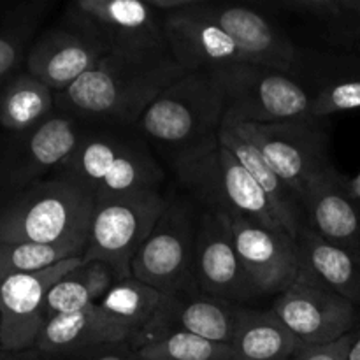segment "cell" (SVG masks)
Here are the masks:
<instances>
[{
    "mask_svg": "<svg viewBox=\"0 0 360 360\" xmlns=\"http://www.w3.org/2000/svg\"><path fill=\"white\" fill-rule=\"evenodd\" d=\"M199 217L192 200L172 197L132 260V276L157 290L197 292L193 255Z\"/></svg>",
    "mask_w": 360,
    "mask_h": 360,
    "instance_id": "cell-10",
    "label": "cell"
},
{
    "mask_svg": "<svg viewBox=\"0 0 360 360\" xmlns=\"http://www.w3.org/2000/svg\"><path fill=\"white\" fill-rule=\"evenodd\" d=\"M224 116V98L211 74L188 72L158 95L136 129L171 164L214 143Z\"/></svg>",
    "mask_w": 360,
    "mask_h": 360,
    "instance_id": "cell-3",
    "label": "cell"
},
{
    "mask_svg": "<svg viewBox=\"0 0 360 360\" xmlns=\"http://www.w3.org/2000/svg\"><path fill=\"white\" fill-rule=\"evenodd\" d=\"M146 2L157 13H160L162 16H167V14L183 13V11L192 9L199 0H146Z\"/></svg>",
    "mask_w": 360,
    "mask_h": 360,
    "instance_id": "cell-36",
    "label": "cell"
},
{
    "mask_svg": "<svg viewBox=\"0 0 360 360\" xmlns=\"http://www.w3.org/2000/svg\"><path fill=\"white\" fill-rule=\"evenodd\" d=\"M306 225L338 248L360 253V204L341 186V172L330 169L313 179L302 200Z\"/></svg>",
    "mask_w": 360,
    "mask_h": 360,
    "instance_id": "cell-20",
    "label": "cell"
},
{
    "mask_svg": "<svg viewBox=\"0 0 360 360\" xmlns=\"http://www.w3.org/2000/svg\"><path fill=\"white\" fill-rule=\"evenodd\" d=\"M86 123L55 111L21 134H9L0 146V206L35 183L56 174L76 150Z\"/></svg>",
    "mask_w": 360,
    "mask_h": 360,
    "instance_id": "cell-8",
    "label": "cell"
},
{
    "mask_svg": "<svg viewBox=\"0 0 360 360\" xmlns=\"http://www.w3.org/2000/svg\"><path fill=\"white\" fill-rule=\"evenodd\" d=\"M234 132L260 151L302 206L313 179L333 169L329 137L320 120L280 123H239L224 120Z\"/></svg>",
    "mask_w": 360,
    "mask_h": 360,
    "instance_id": "cell-7",
    "label": "cell"
},
{
    "mask_svg": "<svg viewBox=\"0 0 360 360\" xmlns=\"http://www.w3.org/2000/svg\"><path fill=\"white\" fill-rule=\"evenodd\" d=\"M348 360H360V308H359V319L357 326L354 329V343H352L350 357Z\"/></svg>",
    "mask_w": 360,
    "mask_h": 360,
    "instance_id": "cell-39",
    "label": "cell"
},
{
    "mask_svg": "<svg viewBox=\"0 0 360 360\" xmlns=\"http://www.w3.org/2000/svg\"><path fill=\"white\" fill-rule=\"evenodd\" d=\"M304 347L273 309L239 306L231 341L234 360H292Z\"/></svg>",
    "mask_w": 360,
    "mask_h": 360,
    "instance_id": "cell-22",
    "label": "cell"
},
{
    "mask_svg": "<svg viewBox=\"0 0 360 360\" xmlns=\"http://www.w3.org/2000/svg\"><path fill=\"white\" fill-rule=\"evenodd\" d=\"M299 248V278L320 285L360 308V253L338 248L306 225L295 239Z\"/></svg>",
    "mask_w": 360,
    "mask_h": 360,
    "instance_id": "cell-21",
    "label": "cell"
},
{
    "mask_svg": "<svg viewBox=\"0 0 360 360\" xmlns=\"http://www.w3.org/2000/svg\"><path fill=\"white\" fill-rule=\"evenodd\" d=\"M58 172L90 190L95 200L160 190L165 171L136 127L86 125Z\"/></svg>",
    "mask_w": 360,
    "mask_h": 360,
    "instance_id": "cell-2",
    "label": "cell"
},
{
    "mask_svg": "<svg viewBox=\"0 0 360 360\" xmlns=\"http://www.w3.org/2000/svg\"><path fill=\"white\" fill-rule=\"evenodd\" d=\"M195 6L162 16L169 51L176 63L185 72H210L232 63H250L236 42L218 25L197 13Z\"/></svg>",
    "mask_w": 360,
    "mask_h": 360,
    "instance_id": "cell-19",
    "label": "cell"
},
{
    "mask_svg": "<svg viewBox=\"0 0 360 360\" xmlns=\"http://www.w3.org/2000/svg\"><path fill=\"white\" fill-rule=\"evenodd\" d=\"M239 304L197 292H171L162 299L160 309L143 341V347L172 333H188L214 343L231 345ZM141 347V348H143Z\"/></svg>",
    "mask_w": 360,
    "mask_h": 360,
    "instance_id": "cell-18",
    "label": "cell"
},
{
    "mask_svg": "<svg viewBox=\"0 0 360 360\" xmlns=\"http://www.w3.org/2000/svg\"><path fill=\"white\" fill-rule=\"evenodd\" d=\"M116 341H130L129 333L95 304L81 311L51 316L34 348L42 354H63Z\"/></svg>",
    "mask_w": 360,
    "mask_h": 360,
    "instance_id": "cell-23",
    "label": "cell"
},
{
    "mask_svg": "<svg viewBox=\"0 0 360 360\" xmlns=\"http://www.w3.org/2000/svg\"><path fill=\"white\" fill-rule=\"evenodd\" d=\"M81 264L83 257H72L39 273L13 274L0 280V350L25 352L35 347L48 322V292Z\"/></svg>",
    "mask_w": 360,
    "mask_h": 360,
    "instance_id": "cell-13",
    "label": "cell"
},
{
    "mask_svg": "<svg viewBox=\"0 0 360 360\" xmlns=\"http://www.w3.org/2000/svg\"><path fill=\"white\" fill-rule=\"evenodd\" d=\"M67 16L81 21L104 39L116 55L169 51L164 18L141 0H76Z\"/></svg>",
    "mask_w": 360,
    "mask_h": 360,
    "instance_id": "cell-11",
    "label": "cell"
},
{
    "mask_svg": "<svg viewBox=\"0 0 360 360\" xmlns=\"http://www.w3.org/2000/svg\"><path fill=\"white\" fill-rule=\"evenodd\" d=\"M39 357L41 360H141L139 348L134 347L130 341L95 345V347L63 352V354H42V352H39Z\"/></svg>",
    "mask_w": 360,
    "mask_h": 360,
    "instance_id": "cell-33",
    "label": "cell"
},
{
    "mask_svg": "<svg viewBox=\"0 0 360 360\" xmlns=\"http://www.w3.org/2000/svg\"><path fill=\"white\" fill-rule=\"evenodd\" d=\"M343 6L350 18H360V0H343Z\"/></svg>",
    "mask_w": 360,
    "mask_h": 360,
    "instance_id": "cell-40",
    "label": "cell"
},
{
    "mask_svg": "<svg viewBox=\"0 0 360 360\" xmlns=\"http://www.w3.org/2000/svg\"><path fill=\"white\" fill-rule=\"evenodd\" d=\"M193 278L202 294L243 306L259 297L243 267L229 214L220 210L200 211L197 227Z\"/></svg>",
    "mask_w": 360,
    "mask_h": 360,
    "instance_id": "cell-12",
    "label": "cell"
},
{
    "mask_svg": "<svg viewBox=\"0 0 360 360\" xmlns=\"http://www.w3.org/2000/svg\"><path fill=\"white\" fill-rule=\"evenodd\" d=\"M167 204L169 197L160 190L97 200L88 227L83 262L102 260L111 264L123 278L132 276L134 257L167 210Z\"/></svg>",
    "mask_w": 360,
    "mask_h": 360,
    "instance_id": "cell-9",
    "label": "cell"
},
{
    "mask_svg": "<svg viewBox=\"0 0 360 360\" xmlns=\"http://www.w3.org/2000/svg\"><path fill=\"white\" fill-rule=\"evenodd\" d=\"M42 16V4H23L6 14L0 27V86L18 74L23 58L27 60V44L32 32Z\"/></svg>",
    "mask_w": 360,
    "mask_h": 360,
    "instance_id": "cell-29",
    "label": "cell"
},
{
    "mask_svg": "<svg viewBox=\"0 0 360 360\" xmlns=\"http://www.w3.org/2000/svg\"><path fill=\"white\" fill-rule=\"evenodd\" d=\"M280 6L290 13L302 14V16L313 18L319 23H323L329 28L330 34L348 21L343 0H285Z\"/></svg>",
    "mask_w": 360,
    "mask_h": 360,
    "instance_id": "cell-32",
    "label": "cell"
},
{
    "mask_svg": "<svg viewBox=\"0 0 360 360\" xmlns=\"http://www.w3.org/2000/svg\"><path fill=\"white\" fill-rule=\"evenodd\" d=\"M354 60L350 72L323 81L311 94V118L323 120L360 109V60L355 56Z\"/></svg>",
    "mask_w": 360,
    "mask_h": 360,
    "instance_id": "cell-31",
    "label": "cell"
},
{
    "mask_svg": "<svg viewBox=\"0 0 360 360\" xmlns=\"http://www.w3.org/2000/svg\"><path fill=\"white\" fill-rule=\"evenodd\" d=\"M0 360H41L39 352L35 348L25 352H2L0 350Z\"/></svg>",
    "mask_w": 360,
    "mask_h": 360,
    "instance_id": "cell-38",
    "label": "cell"
},
{
    "mask_svg": "<svg viewBox=\"0 0 360 360\" xmlns=\"http://www.w3.org/2000/svg\"><path fill=\"white\" fill-rule=\"evenodd\" d=\"M185 74L171 51L109 53L76 83L55 94V109L86 125L136 127L158 95Z\"/></svg>",
    "mask_w": 360,
    "mask_h": 360,
    "instance_id": "cell-1",
    "label": "cell"
},
{
    "mask_svg": "<svg viewBox=\"0 0 360 360\" xmlns=\"http://www.w3.org/2000/svg\"><path fill=\"white\" fill-rule=\"evenodd\" d=\"M162 299L164 292L129 276L112 285L98 302V308L129 333L134 347L141 348L160 309Z\"/></svg>",
    "mask_w": 360,
    "mask_h": 360,
    "instance_id": "cell-26",
    "label": "cell"
},
{
    "mask_svg": "<svg viewBox=\"0 0 360 360\" xmlns=\"http://www.w3.org/2000/svg\"><path fill=\"white\" fill-rule=\"evenodd\" d=\"M109 53L104 39L65 14L62 25L35 39L25 62L28 74L58 94L94 69Z\"/></svg>",
    "mask_w": 360,
    "mask_h": 360,
    "instance_id": "cell-14",
    "label": "cell"
},
{
    "mask_svg": "<svg viewBox=\"0 0 360 360\" xmlns=\"http://www.w3.org/2000/svg\"><path fill=\"white\" fill-rule=\"evenodd\" d=\"M229 214V213H227ZM236 248L257 295H280L299 278L297 243L243 214H229Z\"/></svg>",
    "mask_w": 360,
    "mask_h": 360,
    "instance_id": "cell-16",
    "label": "cell"
},
{
    "mask_svg": "<svg viewBox=\"0 0 360 360\" xmlns=\"http://www.w3.org/2000/svg\"><path fill=\"white\" fill-rule=\"evenodd\" d=\"M139 359H141V357H139Z\"/></svg>",
    "mask_w": 360,
    "mask_h": 360,
    "instance_id": "cell-41",
    "label": "cell"
},
{
    "mask_svg": "<svg viewBox=\"0 0 360 360\" xmlns=\"http://www.w3.org/2000/svg\"><path fill=\"white\" fill-rule=\"evenodd\" d=\"M352 343H354V330L334 343L304 347L292 360H348Z\"/></svg>",
    "mask_w": 360,
    "mask_h": 360,
    "instance_id": "cell-34",
    "label": "cell"
},
{
    "mask_svg": "<svg viewBox=\"0 0 360 360\" xmlns=\"http://www.w3.org/2000/svg\"><path fill=\"white\" fill-rule=\"evenodd\" d=\"M169 165L188 197L204 210L243 214L271 231H283L264 190L220 139L176 158Z\"/></svg>",
    "mask_w": 360,
    "mask_h": 360,
    "instance_id": "cell-5",
    "label": "cell"
},
{
    "mask_svg": "<svg viewBox=\"0 0 360 360\" xmlns=\"http://www.w3.org/2000/svg\"><path fill=\"white\" fill-rule=\"evenodd\" d=\"M55 111V91L27 70L0 86V127L6 132H27Z\"/></svg>",
    "mask_w": 360,
    "mask_h": 360,
    "instance_id": "cell-27",
    "label": "cell"
},
{
    "mask_svg": "<svg viewBox=\"0 0 360 360\" xmlns=\"http://www.w3.org/2000/svg\"><path fill=\"white\" fill-rule=\"evenodd\" d=\"M271 309L306 347L341 340L359 319V308L343 295L302 280L276 295Z\"/></svg>",
    "mask_w": 360,
    "mask_h": 360,
    "instance_id": "cell-15",
    "label": "cell"
},
{
    "mask_svg": "<svg viewBox=\"0 0 360 360\" xmlns=\"http://www.w3.org/2000/svg\"><path fill=\"white\" fill-rule=\"evenodd\" d=\"M210 74L224 98V120L239 123L311 120V94L290 72L259 63H232Z\"/></svg>",
    "mask_w": 360,
    "mask_h": 360,
    "instance_id": "cell-6",
    "label": "cell"
},
{
    "mask_svg": "<svg viewBox=\"0 0 360 360\" xmlns=\"http://www.w3.org/2000/svg\"><path fill=\"white\" fill-rule=\"evenodd\" d=\"M90 190L56 172L0 206V243H83L95 210Z\"/></svg>",
    "mask_w": 360,
    "mask_h": 360,
    "instance_id": "cell-4",
    "label": "cell"
},
{
    "mask_svg": "<svg viewBox=\"0 0 360 360\" xmlns=\"http://www.w3.org/2000/svg\"><path fill=\"white\" fill-rule=\"evenodd\" d=\"M195 11L218 25L236 42L250 63L273 67L285 72L294 70L297 62L295 44L264 14L248 7L224 6L207 0H200Z\"/></svg>",
    "mask_w": 360,
    "mask_h": 360,
    "instance_id": "cell-17",
    "label": "cell"
},
{
    "mask_svg": "<svg viewBox=\"0 0 360 360\" xmlns=\"http://www.w3.org/2000/svg\"><path fill=\"white\" fill-rule=\"evenodd\" d=\"M218 139L225 148L231 150V153L241 162L243 167L259 183V186L269 199L274 214H276L283 231L295 241L302 229L306 227V220L302 206L295 199L294 193L290 192V188L273 171V167L267 164L260 151L255 146H252L248 141L239 137L227 123H221L220 130H218Z\"/></svg>",
    "mask_w": 360,
    "mask_h": 360,
    "instance_id": "cell-24",
    "label": "cell"
},
{
    "mask_svg": "<svg viewBox=\"0 0 360 360\" xmlns=\"http://www.w3.org/2000/svg\"><path fill=\"white\" fill-rule=\"evenodd\" d=\"M120 280H123V276L111 264L102 260L83 262L60 278L48 292L46 316L49 320L51 316L81 311L98 304Z\"/></svg>",
    "mask_w": 360,
    "mask_h": 360,
    "instance_id": "cell-25",
    "label": "cell"
},
{
    "mask_svg": "<svg viewBox=\"0 0 360 360\" xmlns=\"http://www.w3.org/2000/svg\"><path fill=\"white\" fill-rule=\"evenodd\" d=\"M83 243H0V280L39 273L72 257H83Z\"/></svg>",
    "mask_w": 360,
    "mask_h": 360,
    "instance_id": "cell-28",
    "label": "cell"
},
{
    "mask_svg": "<svg viewBox=\"0 0 360 360\" xmlns=\"http://www.w3.org/2000/svg\"><path fill=\"white\" fill-rule=\"evenodd\" d=\"M341 186L345 188V192L352 197L354 200H357L360 204V172L354 178H348V176L341 174Z\"/></svg>",
    "mask_w": 360,
    "mask_h": 360,
    "instance_id": "cell-37",
    "label": "cell"
},
{
    "mask_svg": "<svg viewBox=\"0 0 360 360\" xmlns=\"http://www.w3.org/2000/svg\"><path fill=\"white\" fill-rule=\"evenodd\" d=\"M330 37L338 46H343L345 49H348L350 56L360 60V18L348 16L347 23L338 28L336 32H333Z\"/></svg>",
    "mask_w": 360,
    "mask_h": 360,
    "instance_id": "cell-35",
    "label": "cell"
},
{
    "mask_svg": "<svg viewBox=\"0 0 360 360\" xmlns=\"http://www.w3.org/2000/svg\"><path fill=\"white\" fill-rule=\"evenodd\" d=\"M141 360H234L231 345L188 333H172L139 348Z\"/></svg>",
    "mask_w": 360,
    "mask_h": 360,
    "instance_id": "cell-30",
    "label": "cell"
}]
</instances>
